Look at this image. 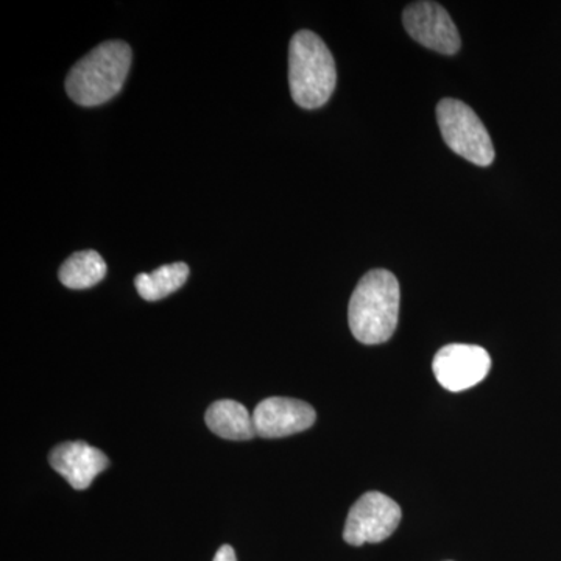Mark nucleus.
Segmentation results:
<instances>
[{"label": "nucleus", "instance_id": "7ed1b4c3", "mask_svg": "<svg viewBox=\"0 0 561 561\" xmlns=\"http://www.w3.org/2000/svg\"><path fill=\"white\" fill-rule=\"evenodd\" d=\"M337 83L334 57L319 35L295 33L289 49L291 99L301 108L316 110L330 101Z\"/></svg>", "mask_w": 561, "mask_h": 561}, {"label": "nucleus", "instance_id": "9b49d317", "mask_svg": "<svg viewBox=\"0 0 561 561\" xmlns=\"http://www.w3.org/2000/svg\"><path fill=\"white\" fill-rule=\"evenodd\" d=\"M106 276V264L94 250L79 251L66 260L60 268L62 286L69 289H90Z\"/></svg>", "mask_w": 561, "mask_h": 561}, {"label": "nucleus", "instance_id": "20e7f679", "mask_svg": "<svg viewBox=\"0 0 561 561\" xmlns=\"http://www.w3.org/2000/svg\"><path fill=\"white\" fill-rule=\"evenodd\" d=\"M437 121L443 139L454 153L482 168L494 161L493 140L467 103L445 99L438 103Z\"/></svg>", "mask_w": 561, "mask_h": 561}, {"label": "nucleus", "instance_id": "f257e3e1", "mask_svg": "<svg viewBox=\"0 0 561 561\" xmlns=\"http://www.w3.org/2000/svg\"><path fill=\"white\" fill-rule=\"evenodd\" d=\"M401 290L397 276L378 268L357 284L350 300L348 323L354 337L364 345L390 341L400 317Z\"/></svg>", "mask_w": 561, "mask_h": 561}, {"label": "nucleus", "instance_id": "6e6552de", "mask_svg": "<svg viewBox=\"0 0 561 561\" xmlns=\"http://www.w3.org/2000/svg\"><path fill=\"white\" fill-rule=\"evenodd\" d=\"M316 420L317 413L311 404L283 397L261 401L253 413L256 434L264 438L289 437L309 430Z\"/></svg>", "mask_w": 561, "mask_h": 561}, {"label": "nucleus", "instance_id": "ddd939ff", "mask_svg": "<svg viewBox=\"0 0 561 561\" xmlns=\"http://www.w3.org/2000/svg\"><path fill=\"white\" fill-rule=\"evenodd\" d=\"M213 561H238L234 549L230 545L221 546Z\"/></svg>", "mask_w": 561, "mask_h": 561}, {"label": "nucleus", "instance_id": "1a4fd4ad", "mask_svg": "<svg viewBox=\"0 0 561 561\" xmlns=\"http://www.w3.org/2000/svg\"><path fill=\"white\" fill-rule=\"evenodd\" d=\"M50 465L76 490H87L108 467V457L84 442L61 443L50 453Z\"/></svg>", "mask_w": 561, "mask_h": 561}, {"label": "nucleus", "instance_id": "39448f33", "mask_svg": "<svg viewBox=\"0 0 561 561\" xmlns=\"http://www.w3.org/2000/svg\"><path fill=\"white\" fill-rule=\"evenodd\" d=\"M401 518L397 502L379 491H368L351 507L343 540L351 546L382 542L394 534Z\"/></svg>", "mask_w": 561, "mask_h": 561}, {"label": "nucleus", "instance_id": "0eeeda50", "mask_svg": "<svg viewBox=\"0 0 561 561\" xmlns=\"http://www.w3.org/2000/svg\"><path fill=\"white\" fill-rule=\"evenodd\" d=\"M405 31L421 46L438 51V54L454 55L460 49V36L456 24L448 11L435 2L411 3L404 10Z\"/></svg>", "mask_w": 561, "mask_h": 561}, {"label": "nucleus", "instance_id": "423d86ee", "mask_svg": "<svg viewBox=\"0 0 561 561\" xmlns=\"http://www.w3.org/2000/svg\"><path fill=\"white\" fill-rule=\"evenodd\" d=\"M491 368L489 351L478 345L453 343L435 354L432 370L443 389L459 393L486 378Z\"/></svg>", "mask_w": 561, "mask_h": 561}, {"label": "nucleus", "instance_id": "9d476101", "mask_svg": "<svg viewBox=\"0 0 561 561\" xmlns=\"http://www.w3.org/2000/svg\"><path fill=\"white\" fill-rule=\"evenodd\" d=\"M206 424L214 434L227 440H250L256 434L253 416L245 405L232 400H221L210 404L205 415Z\"/></svg>", "mask_w": 561, "mask_h": 561}, {"label": "nucleus", "instance_id": "f8f14e48", "mask_svg": "<svg viewBox=\"0 0 561 561\" xmlns=\"http://www.w3.org/2000/svg\"><path fill=\"white\" fill-rule=\"evenodd\" d=\"M190 276V267L184 262L162 265L151 273H140L135 278V286L144 300L158 301L169 297L184 286Z\"/></svg>", "mask_w": 561, "mask_h": 561}, {"label": "nucleus", "instance_id": "f03ea898", "mask_svg": "<svg viewBox=\"0 0 561 561\" xmlns=\"http://www.w3.org/2000/svg\"><path fill=\"white\" fill-rule=\"evenodd\" d=\"M131 66L124 41H108L81 58L66 79V91L81 106H98L119 94Z\"/></svg>", "mask_w": 561, "mask_h": 561}]
</instances>
